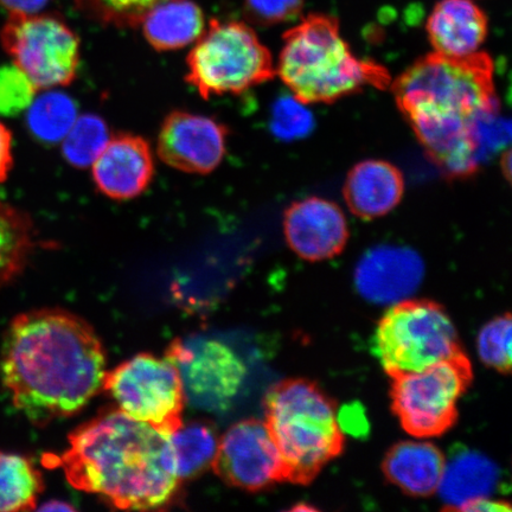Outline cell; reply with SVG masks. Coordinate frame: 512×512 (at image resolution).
<instances>
[{"label": "cell", "mask_w": 512, "mask_h": 512, "mask_svg": "<svg viewBox=\"0 0 512 512\" xmlns=\"http://www.w3.org/2000/svg\"><path fill=\"white\" fill-rule=\"evenodd\" d=\"M106 356L86 320L59 309L17 316L6 332L0 374L19 412L37 426L68 418L98 395Z\"/></svg>", "instance_id": "1"}, {"label": "cell", "mask_w": 512, "mask_h": 512, "mask_svg": "<svg viewBox=\"0 0 512 512\" xmlns=\"http://www.w3.org/2000/svg\"><path fill=\"white\" fill-rule=\"evenodd\" d=\"M168 437L118 408L108 409L76 428L68 450L46 457V462L61 467L75 489L98 495L115 508H163L181 485Z\"/></svg>", "instance_id": "2"}, {"label": "cell", "mask_w": 512, "mask_h": 512, "mask_svg": "<svg viewBox=\"0 0 512 512\" xmlns=\"http://www.w3.org/2000/svg\"><path fill=\"white\" fill-rule=\"evenodd\" d=\"M395 95L416 136L447 172L465 176L478 168L473 128L498 102L488 57H425L396 82Z\"/></svg>", "instance_id": "3"}, {"label": "cell", "mask_w": 512, "mask_h": 512, "mask_svg": "<svg viewBox=\"0 0 512 512\" xmlns=\"http://www.w3.org/2000/svg\"><path fill=\"white\" fill-rule=\"evenodd\" d=\"M265 424L277 446L285 482L310 484L343 452L335 402L316 383L285 380L265 399Z\"/></svg>", "instance_id": "4"}, {"label": "cell", "mask_w": 512, "mask_h": 512, "mask_svg": "<svg viewBox=\"0 0 512 512\" xmlns=\"http://www.w3.org/2000/svg\"><path fill=\"white\" fill-rule=\"evenodd\" d=\"M277 72L309 104L335 101L384 79L379 67L352 54L334 19L324 16H311L287 32Z\"/></svg>", "instance_id": "5"}, {"label": "cell", "mask_w": 512, "mask_h": 512, "mask_svg": "<svg viewBox=\"0 0 512 512\" xmlns=\"http://www.w3.org/2000/svg\"><path fill=\"white\" fill-rule=\"evenodd\" d=\"M460 350L451 318L431 300L407 299L390 306L373 337V352L392 379L424 370Z\"/></svg>", "instance_id": "6"}, {"label": "cell", "mask_w": 512, "mask_h": 512, "mask_svg": "<svg viewBox=\"0 0 512 512\" xmlns=\"http://www.w3.org/2000/svg\"><path fill=\"white\" fill-rule=\"evenodd\" d=\"M188 81L203 98L239 94L274 74L267 48L240 22L213 19L188 57Z\"/></svg>", "instance_id": "7"}, {"label": "cell", "mask_w": 512, "mask_h": 512, "mask_svg": "<svg viewBox=\"0 0 512 512\" xmlns=\"http://www.w3.org/2000/svg\"><path fill=\"white\" fill-rule=\"evenodd\" d=\"M473 380L463 350L416 373L393 377L392 407L403 430L415 438L440 437L458 419V402Z\"/></svg>", "instance_id": "8"}, {"label": "cell", "mask_w": 512, "mask_h": 512, "mask_svg": "<svg viewBox=\"0 0 512 512\" xmlns=\"http://www.w3.org/2000/svg\"><path fill=\"white\" fill-rule=\"evenodd\" d=\"M102 389L119 411L164 435L183 424L187 396L181 374L168 357L137 355L107 371Z\"/></svg>", "instance_id": "9"}, {"label": "cell", "mask_w": 512, "mask_h": 512, "mask_svg": "<svg viewBox=\"0 0 512 512\" xmlns=\"http://www.w3.org/2000/svg\"><path fill=\"white\" fill-rule=\"evenodd\" d=\"M0 42L37 89L67 86L78 73L79 38L56 15L10 14Z\"/></svg>", "instance_id": "10"}, {"label": "cell", "mask_w": 512, "mask_h": 512, "mask_svg": "<svg viewBox=\"0 0 512 512\" xmlns=\"http://www.w3.org/2000/svg\"><path fill=\"white\" fill-rule=\"evenodd\" d=\"M166 357L181 374L185 396L203 408L227 407L245 381V363L227 344L213 338L172 342Z\"/></svg>", "instance_id": "11"}, {"label": "cell", "mask_w": 512, "mask_h": 512, "mask_svg": "<svg viewBox=\"0 0 512 512\" xmlns=\"http://www.w3.org/2000/svg\"><path fill=\"white\" fill-rule=\"evenodd\" d=\"M223 482L246 491H260L285 482L277 446L264 421L238 422L222 435L213 465Z\"/></svg>", "instance_id": "12"}, {"label": "cell", "mask_w": 512, "mask_h": 512, "mask_svg": "<svg viewBox=\"0 0 512 512\" xmlns=\"http://www.w3.org/2000/svg\"><path fill=\"white\" fill-rule=\"evenodd\" d=\"M227 128L216 120L174 112L164 120L158 155L164 163L190 174H209L226 155Z\"/></svg>", "instance_id": "13"}, {"label": "cell", "mask_w": 512, "mask_h": 512, "mask_svg": "<svg viewBox=\"0 0 512 512\" xmlns=\"http://www.w3.org/2000/svg\"><path fill=\"white\" fill-rule=\"evenodd\" d=\"M425 278V262L411 247L381 245L362 255L355 268L358 293L377 305H394L413 296Z\"/></svg>", "instance_id": "14"}, {"label": "cell", "mask_w": 512, "mask_h": 512, "mask_svg": "<svg viewBox=\"0 0 512 512\" xmlns=\"http://www.w3.org/2000/svg\"><path fill=\"white\" fill-rule=\"evenodd\" d=\"M284 229L288 246L309 261L335 258L349 239L344 211L319 197L293 203L286 211Z\"/></svg>", "instance_id": "15"}, {"label": "cell", "mask_w": 512, "mask_h": 512, "mask_svg": "<svg viewBox=\"0 0 512 512\" xmlns=\"http://www.w3.org/2000/svg\"><path fill=\"white\" fill-rule=\"evenodd\" d=\"M92 166L96 188L113 200L142 194L155 171L149 144L128 134L110 139Z\"/></svg>", "instance_id": "16"}, {"label": "cell", "mask_w": 512, "mask_h": 512, "mask_svg": "<svg viewBox=\"0 0 512 512\" xmlns=\"http://www.w3.org/2000/svg\"><path fill=\"white\" fill-rule=\"evenodd\" d=\"M427 32L435 54L451 60H469L480 54L488 21L472 0H443L428 19Z\"/></svg>", "instance_id": "17"}, {"label": "cell", "mask_w": 512, "mask_h": 512, "mask_svg": "<svg viewBox=\"0 0 512 512\" xmlns=\"http://www.w3.org/2000/svg\"><path fill=\"white\" fill-rule=\"evenodd\" d=\"M405 191L401 172L384 160H364L350 171L344 185L348 207L362 219H377L398 207Z\"/></svg>", "instance_id": "18"}, {"label": "cell", "mask_w": 512, "mask_h": 512, "mask_svg": "<svg viewBox=\"0 0 512 512\" xmlns=\"http://www.w3.org/2000/svg\"><path fill=\"white\" fill-rule=\"evenodd\" d=\"M501 478V471L489 457L477 451H463L445 463L438 486L446 510L463 511L467 505L490 498Z\"/></svg>", "instance_id": "19"}, {"label": "cell", "mask_w": 512, "mask_h": 512, "mask_svg": "<svg viewBox=\"0 0 512 512\" xmlns=\"http://www.w3.org/2000/svg\"><path fill=\"white\" fill-rule=\"evenodd\" d=\"M445 463L443 452L433 444L402 441L390 448L382 469L389 482L407 495L427 497L438 490Z\"/></svg>", "instance_id": "20"}, {"label": "cell", "mask_w": 512, "mask_h": 512, "mask_svg": "<svg viewBox=\"0 0 512 512\" xmlns=\"http://www.w3.org/2000/svg\"><path fill=\"white\" fill-rule=\"evenodd\" d=\"M144 36L160 51L189 46L206 30V18L192 0H169L156 6L142 23Z\"/></svg>", "instance_id": "21"}, {"label": "cell", "mask_w": 512, "mask_h": 512, "mask_svg": "<svg viewBox=\"0 0 512 512\" xmlns=\"http://www.w3.org/2000/svg\"><path fill=\"white\" fill-rule=\"evenodd\" d=\"M172 463L181 482L208 470L214 463L220 438L207 421L182 424L168 437Z\"/></svg>", "instance_id": "22"}, {"label": "cell", "mask_w": 512, "mask_h": 512, "mask_svg": "<svg viewBox=\"0 0 512 512\" xmlns=\"http://www.w3.org/2000/svg\"><path fill=\"white\" fill-rule=\"evenodd\" d=\"M43 489L41 473L28 458L0 452V512L34 510Z\"/></svg>", "instance_id": "23"}, {"label": "cell", "mask_w": 512, "mask_h": 512, "mask_svg": "<svg viewBox=\"0 0 512 512\" xmlns=\"http://www.w3.org/2000/svg\"><path fill=\"white\" fill-rule=\"evenodd\" d=\"M34 248L30 217L8 203L0 202V285L22 272Z\"/></svg>", "instance_id": "24"}, {"label": "cell", "mask_w": 512, "mask_h": 512, "mask_svg": "<svg viewBox=\"0 0 512 512\" xmlns=\"http://www.w3.org/2000/svg\"><path fill=\"white\" fill-rule=\"evenodd\" d=\"M78 106L66 93L50 91L38 96L29 106V131L38 142L61 143L79 118Z\"/></svg>", "instance_id": "25"}, {"label": "cell", "mask_w": 512, "mask_h": 512, "mask_svg": "<svg viewBox=\"0 0 512 512\" xmlns=\"http://www.w3.org/2000/svg\"><path fill=\"white\" fill-rule=\"evenodd\" d=\"M110 139V131L104 120L94 114L82 115L62 140V153L75 168H89Z\"/></svg>", "instance_id": "26"}, {"label": "cell", "mask_w": 512, "mask_h": 512, "mask_svg": "<svg viewBox=\"0 0 512 512\" xmlns=\"http://www.w3.org/2000/svg\"><path fill=\"white\" fill-rule=\"evenodd\" d=\"M76 8L93 21L115 28H136L157 5L169 0H74Z\"/></svg>", "instance_id": "27"}, {"label": "cell", "mask_w": 512, "mask_h": 512, "mask_svg": "<svg viewBox=\"0 0 512 512\" xmlns=\"http://www.w3.org/2000/svg\"><path fill=\"white\" fill-rule=\"evenodd\" d=\"M310 105L293 93L279 96L271 110L270 127L274 136L286 143L310 136L316 125Z\"/></svg>", "instance_id": "28"}, {"label": "cell", "mask_w": 512, "mask_h": 512, "mask_svg": "<svg viewBox=\"0 0 512 512\" xmlns=\"http://www.w3.org/2000/svg\"><path fill=\"white\" fill-rule=\"evenodd\" d=\"M511 316H499L485 324L479 331L477 350L480 360L499 373L511 369Z\"/></svg>", "instance_id": "29"}, {"label": "cell", "mask_w": 512, "mask_h": 512, "mask_svg": "<svg viewBox=\"0 0 512 512\" xmlns=\"http://www.w3.org/2000/svg\"><path fill=\"white\" fill-rule=\"evenodd\" d=\"M37 91L29 76L14 63L0 67V115L21 114L32 104Z\"/></svg>", "instance_id": "30"}, {"label": "cell", "mask_w": 512, "mask_h": 512, "mask_svg": "<svg viewBox=\"0 0 512 512\" xmlns=\"http://www.w3.org/2000/svg\"><path fill=\"white\" fill-rule=\"evenodd\" d=\"M303 0H246L248 15L261 23L288 21L299 14Z\"/></svg>", "instance_id": "31"}, {"label": "cell", "mask_w": 512, "mask_h": 512, "mask_svg": "<svg viewBox=\"0 0 512 512\" xmlns=\"http://www.w3.org/2000/svg\"><path fill=\"white\" fill-rule=\"evenodd\" d=\"M14 165L12 157V134L8 127L0 123V183L6 181Z\"/></svg>", "instance_id": "32"}, {"label": "cell", "mask_w": 512, "mask_h": 512, "mask_svg": "<svg viewBox=\"0 0 512 512\" xmlns=\"http://www.w3.org/2000/svg\"><path fill=\"white\" fill-rule=\"evenodd\" d=\"M49 0H0V5L10 14L32 15L38 14Z\"/></svg>", "instance_id": "33"}, {"label": "cell", "mask_w": 512, "mask_h": 512, "mask_svg": "<svg viewBox=\"0 0 512 512\" xmlns=\"http://www.w3.org/2000/svg\"><path fill=\"white\" fill-rule=\"evenodd\" d=\"M510 510V505L504 502L492 501L490 498L479 499V501L467 505L463 511H504Z\"/></svg>", "instance_id": "34"}, {"label": "cell", "mask_w": 512, "mask_h": 512, "mask_svg": "<svg viewBox=\"0 0 512 512\" xmlns=\"http://www.w3.org/2000/svg\"><path fill=\"white\" fill-rule=\"evenodd\" d=\"M40 510H44V511H56V510L73 511L74 507H72V505H69L66 502L54 501V502H49L48 504H44L43 507L40 508Z\"/></svg>", "instance_id": "35"}]
</instances>
